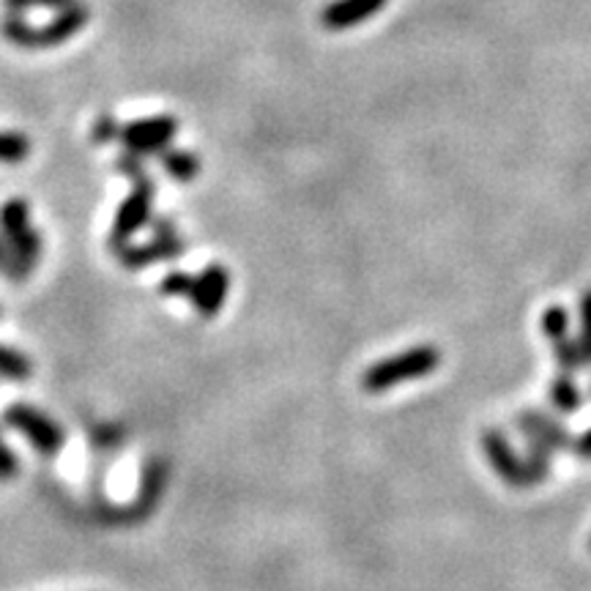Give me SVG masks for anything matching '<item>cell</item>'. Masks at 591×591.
<instances>
[{
	"mask_svg": "<svg viewBox=\"0 0 591 591\" xmlns=\"http://www.w3.org/2000/svg\"><path fill=\"white\" fill-rule=\"evenodd\" d=\"M0 239L11 255V279H25L42 257V239L31 225V209L22 198H11L0 205Z\"/></svg>",
	"mask_w": 591,
	"mask_h": 591,
	"instance_id": "obj_1",
	"label": "cell"
},
{
	"mask_svg": "<svg viewBox=\"0 0 591 591\" xmlns=\"http://www.w3.org/2000/svg\"><path fill=\"white\" fill-rule=\"evenodd\" d=\"M444 361V353L435 346H416L403 353L387 356V359L376 361L361 372V389L370 394H381L387 389L400 387L405 381H419V378L433 376Z\"/></svg>",
	"mask_w": 591,
	"mask_h": 591,
	"instance_id": "obj_2",
	"label": "cell"
},
{
	"mask_svg": "<svg viewBox=\"0 0 591 591\" xmlns=\"http://www.w3.org/2000/svg\"><path fill=\"white\" fill-rule=\"evenodd\" d=\"M88 20H91V11L80 3H74L72 9L59 11V17H53V20L42 28L28 25L20 14L11 11V14L0 22V31H3V36L9 39L11 44H17V48L50 50V48H59V44L63 42H68L72 36H77V33L88 25Z\"/></svg>",
	"mask_w": 591,
	"mask_h": 591,
	"instance_id": "obj_3",
	"label": "cell"
},
{
	"mask_svg": "<svg viewBox=\"0 0 591 591\" xmlns=\"http://www.w3.org/2000/svg\"><path fill=\"white\" fill-rule=\"evenodd\" d=\"M154 194H157V183H154L148 176H140L131 181L129 198L120 203L116 222H113V231H110L113 250L131 244V236H135V233H140L143 228L151 222Z\"/></svg>",
	"mask_w": 591,
	"mask_h": 591,
	"instance_id": "obj_4",
	"label": "cell"
},
{
	"mask_svg": "<svg viewBox=\"0 0 591 591\" xmlns=\"http://www.w3.org/2000/svg\"><path fill=\"white\" fill-rule=\"evenodd\" d=\"M3 422L20 435H25L28 444L48 457L59 455L63 441H66V435H63L59 424L48 414H42L39 409H33V405H9V409L3 411Z\"/></svg>",
	"mask_w": 591,
	"mask_h": 591,
	"instance_id": "obj_5",
	"label": "cell"
},
{
	"mask_svg": "<svg viewBox=\"0 0 591 591\" xmlns=\"http://www.w3.org/2000/svg\"><path fill=\"white\" fill-rule=\"evenodd\" d=\"M479 444L482 450H485L487 463H490V468L496 472V476L504 482V485L515 487V490L534 487L529 466H526V457L515 452V446L509 444V439L502 433V430L496 428L482 430Z\"/></svg>",
	"mask_w": 591,
	"mask_h": 591,
	"instance_id": "obj_6",
	"label": "cell"
},
{
	"mask_svg": "<svg viewBox=\"0 0 591 591\" xmlns=\"http://www.w3.org/2000/svg\"><path fill=\"white\" fill-rule=\"evenodd\" d=\"M178 135V120L173 116H154L140 118L135 124L120 126L118 137L124 148L137 157H148V154H162Z\"/></svg>",
	"mask_w": 591,
	"mask_h": 591,
	"instance_id": "obj_7",
	"label": "cell"
},
{
	"mask_svg": "<svg viewBox=\"0 0 591 591\" xmlns=\"http://www.w3.org/2000/svg\"><path fill=\"white\" fill-rule=\"evenodd\" d=\"M183 250H187V244H183L181 236L173 233V236H154L148 244H126V246H118V250H113L118 255L120 266L129 268V272H140V268H148L154 266V263H162V261H173V257L183 255Z\"/></svg>",
	"mask_w": 591,
	"mask_h": 591,
	"instance_id": "obj_8",
	"label": "cell"
},
{
	"mask_svg": "<svg viewBox=\"0 0 591 591\" xmlns=\"http://www.w3.org/2000/svg\"><path fill=\"white\" fill-rule=\"evenodd\" d=\"M228 291H231V274L222 263H211L194 283V294L189 302H192L194 313L200 318H214V315H220L222 304H225Z\"/></svg>",
	"mask_w": 591,
	"mask_h": 591,
	"instance_id": "obj_9",
	"label": "cell"
},
{
	"mask_svg": "<svg viewBox=\"0 0 591 591\" xmlns=\"http://www.w3.org/2000/svg\"><path fill=\"white\" fill-rule=\"evenodd\" d=\"M515 428H518L520 435H534V439L545 441L556 452H572V444H576V435L559 419L548 416L539 409L518 411L515 414Z\"/></svg>",
	"mask_w": 591,
	"mask_h": 591,
	"instance_id": "obj_10",
	"label": "cell"
},
{
	"mask_svg": "<svg viewBox=\"0 0 591 591\" xmlns=\"http://www.w3.org/2000/svg\"><path fill=\"white\" fill-rule=\"evenodd\" d=\"M387 6V0H335L320 11V25L326 31H348L376 17Z\"/></svg>",
	"mask_w": 591,
	"mask_h": 591,
	"instance_id": "obj_11",
	"label": "cell"
},
{
	"mask_svg": "<svg viewBox=\"0 0 591 591\" xmlns=\"http://www.w3.org/2000/svg\"><path fill=\"white\" fill-rule=\"evenodd\" d=\"M548 398L559 414H576V411L583 405V398H587V394L581 392V387L576 383V378L559 372V376L550 381Z\"/></svg>",
	"mask_w": 591,
	"mask_h": 591,
	"instance_id": "obj_12",
	"label": "cell"
},
{
	"mask_svg": "<svg viewBox=\"0 0 591 591\" xmlns=\"http://www.w3.org/2000/svg\"><path fill=\"white\" fill-rule=\"evenodd\" d=\"M524 446H526V466H529L531 482L534 485H542L550 474H553V452L545 441L534 439V435H524Z\"/></svg>",
	"mask_w": 591,
	"mask_h": 591,
	"instance_id": "obj_13",
	"label": "cell"
},
{
	"mask_svg": "<svg viewBox=\"0 0 591 591\" xmlns=\"http://www.w3.org/2000/svg\"><path fill=\"white\" fill-rule=\"evenodd\" d=\"M162 159V168L168 170V176L173 181H192L200 173V157L192 151H183V148H168V151L159 154Z\"/></svg>",
	"mask_w": 591,
	"mask_h": 591,
	"instance_id": "obj_14",
	"label": "cell"
},
{
	"mask_svg": "<svg viewBox=\"0 0 591 591\" xmlns=\"http://www.w3.org/2000/svg\"><path fill=\"white\" fill-rule=\"evenodd\" d=\"M539 329L550 342L564 340V337H570V313L561 304H550L539 318Z\"/></svg>",
	"mask_w": 591,
	"mask_h": 591,
	"instance_id": "obj_15",
	"label": "cell"
},
{
	"mask_svg": "<svg viewBox=\"0 0 591 591\" xmlns=\"http://www.w3.org/2000/svg\"><path fill=\"white\" fill-rule=\"evenodd\" d=\"M33 372L31 359L25 353L14 351L9 346H0V378H9V381H28Z\"/></svg>",
	"mask_w": 591,
	"mask_h": 591,
	"instance_id": "obj_16",
	"label": "cell"
},
{
	"mask_svg": "<svg viewBox=\"0 0 591 591\" xmlns=\"http://www.w3.org/2000/svg\"><path fill=\"white\" fill-rule=\"evenodd\" d=\"M31 154V140L20 131H0V165H20Z\"/></svg>",
	"mask_w": 591,
	"mask_h": 591,
	"instance_id": "obj_17",
	"label": "cell"
},
{
	"mask_svg": "<svg viewBox=\"0 0 591 591\" xmlns=\"http://www.w3.org/2000/svg\"><path fill=\"white\" fill-rule=\"evenodd\" d=\"M553 359L556 365H559V372H564V376H576L581 367H587L583 365L578 340H572V337H564V340L553 342Z\"/></svg>",
	"mask_w": 591,
	"mask_h": 591,
	"instance_id": "obj_18",
	"label": "cell"
},
{
	"mask_svg": "<svg viewBox=\"0 0 591 591\" xmlns=\"http://www.w3.org/2000/svg\"><path fill=\"white\" fill-rule=\"evenodd\" d=\"M578 348H581L583 365L591 367V288L581 296V335H578Z\"/></svg>",
	"mask_w": 591,
	"mask_h": 591,
	"instance_id": "obj_19",
	"label": "cell"
},
{
	"mask_svg": "<svg viewBox=\"0 0 591 591\" xmlns=\"http://www.w3.org/2000/svg\"><path fill=\"white\" fill-rule=\"evenodd\" d=\"M194 283H198V277H192V274H187V272H170L168 277L162 279V285H159V291H162L165 296L192 298Z\"/></svg>",
	"mask_w": 591,
	"mask_h": 591,
	"instance_id": "obj_20",
	"label": "cell"
},
{
	"mask_svg": "<svg viewBox=\"0 0 591 591\" xmlns=\"http://www.w3.org/2000/svg\"><path fill=\"white\" fill-rule=\"evenodd\" d=\"M6 9L14 11V14H20V11H28V9H53V11H63V9H72L77 0H3Z\"/></svg>",
	"mask_w": 591,
	"mask_h": 591,
	"instance_id": "obj_21",
	"label": "cell"
},
{
	"mask_svg": "<svg viewBox=\"0 0 591 591\" xmlns=\"http://www.w3.org/2000/svg\"><path fill=\"white\" fill-rule=\"evenodd\" d=\"M17 472H20V463H17V455L11 452V446L0 439V482L14 479Z\"/></svg>",
	"mask_w": 591,
	"mask_h": 591,
	"instance_id": "obj_22",
	"label": "cell"
},
{
	"mask_svg": "<svg viewBox=\"0 0 591 591\" xmlns=\"http://www.w3.org/2000/svg\"><path fill=\"white\" fill-rule=\"evenodd\" d=\"M116 168H118L120 173H124L126 178H129V181H135V178L146 176V168H143V157H137V154H129V151H126L124 157L118 159Z\"/></svg>",
	"mask_w": 591,
	"mask_h": 591,
	"instance_id": "obj_23",
	"label": "cell"
},
{
	"mask_svg": "<svg viewBox=\"0 0 591 591\" xmlns=\"http://www.w3.org/2000/svg\"><path fill=\"white\" fill-rule=\"evenodd\" d=\"M118 131H120V126L116 124V118L102 116L94 126V140L96 143H110L113 137H118Z\"/></svg>",
	"mask_w": 591,
	"mask_h": 591,
	"instance_id": "obj_24",
	"label": "cell"
},
{
	"mask_svg": "<svg viewBox=\"0 0 591 591\" xmlns=\"http://www.w3.org/2000/svg\"><path fill=\"white\" fill-rule=\"evenodd\" d=\"M572 452H576L578 457H583V461H591V428L587 433L578 435L576 444H572Z\"/></svg>",
	"mask_w": 591,
	"mask_h": 591,
	"instance_id": "obj_25",
	"label": "cell"
},
{
	"mask_svg": "<svg viewBox=\"0 0 591 591\" xmlns=\"http://www.w3.org/2000/svg\"><path fill=\"white\" fill-rule=\"evenodd\" d=\"M0 272L11 274V255H9V250H6L3 239H0Z\"/></svg>",
	"mask_w": 591,
	"mask_h": 591,
	"instance_id": "obj_26",
	"label": "cell"
},
{
	"mask_svg": "<svg viewBox=\"0 0 591 591\" xmlns=\"http://www.w3.org/2000/svg\"><path fill=\"white\" fill-rule=\"evenodd\" d=\"M589 548H591V537H589Z\"/></svg>",
	"mask_w": 591,
	"mask_h": 591,
	"instance_id": "obj_27",
	"label": "cell"
},
{
	"mask_svg": "<svg viewBox=\"0 0 591 591\" xmlns=\"http://www.w3.org/2000/svg\"><path fill=\"white\" fill-rule=\"evenodd\" d=\"M589 392H591V383H589Z\"/></svg>",
	"mask_w": 591,
	"mask_h": 591,
	"instance_id": "obj_28",
	"label": "cell"
}]
</instances>
